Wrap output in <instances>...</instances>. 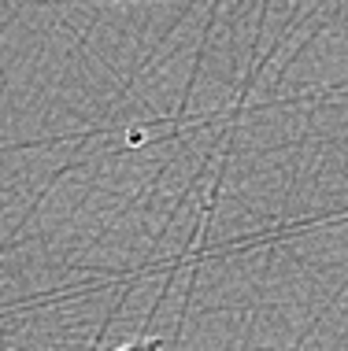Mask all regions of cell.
Returning a JSON list of instances; mask_svg holds the SVG:
<instances>
[{"label":"cell","instance_id":"cell-1","mask_svg":"<svg viewBox=\"0 0 348 351\" xmlns=\"http://www.w3.org/2000/svg\"><path fill=\"white\" fill-rule=\"evenodd\" d=\"M115 351H167V348H163V340H156V337H137V340H130V344H122Z\"/></svg>","mask_w":348,"mask_h":351}]
</instances>
